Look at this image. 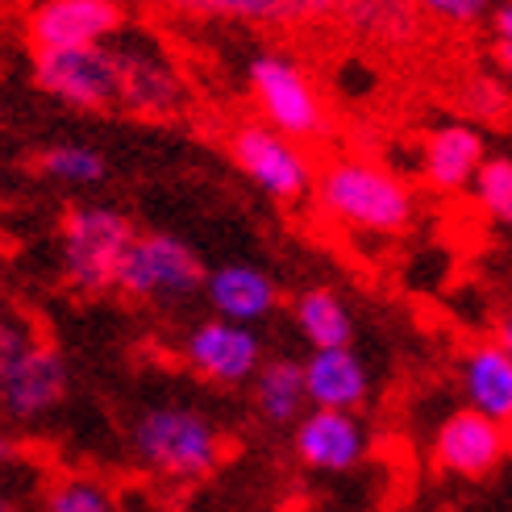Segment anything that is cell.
Here are the masks:
<instances>
[{"mask_svg": "<svg viewBox=\"0 0 512 512\" xmlns=\"http://www.w3.org/2000/svg\"><path fill=\"white\" fill-rule=\"evenodd\" d=\"M421 13L442 21V25H479L483 17H492L500 0H417Z\"/></svg>", "mask_w": 512, "mask_h": 512, "instance_id": "obj_25", "label": "cell"}, {"mask_svg": "<svg viewBox=\"0 0 512 512\" xmlns=\"http://www.w3.org/2000/svg\"><path fill=\"white\" fill-rule=\"evenodd\" d=\"M458 388H463L467 408L512 425V354L496 338L467 346L463 363H458Z\"/></svg>", "mask_w": 512, "mask_h": 512, "instance_id": "obj_14", "label": "cell"}, {"mask_svg": "<svg viewBox=\"0 0 512 512\" xmlns=\"http://www.w3.org/2000/svg\"><path fill=\"white\" fill-rule=\"evenodd\" d=\"M408 512H438V508H408Z\"/></svg>", "mask_w": 512, "mask_h": 512, "instance_id": "obj_31", "label": "cell"}, {"mask_svg": "<svg viewBox=\"0 0 512 512\" xmlns=\"http://www.w3.org/2000/svg\"><path fill=\"white\" fill-rule=\"evenodd\" d=\"M371 438L358 413L346 408H309L292 429V454L313 475H346L367 458Z\"/></svg>", "mask_w": 512, "mask_h": 512, "instance_id": "obj_13", "label": "cell"}, {"mask_svg": "<svg viewBox=\"0 0 512 512\" xmlns=\"http://www.w3.org/2000/svg\"><path fill=\"white\" fill-rule=\"evenodd\" d=\"M179 358L184 367L213 383V388H242L263 371V338L254 334V325L225 321V317H204L196 321L184 342H179Z\"/></svg>", "mask_w": 512, "mask_h": 512, "instance_id": "obj_9", "label": "cell"}, {"mask_svg": "<svg viewBox=\"0 0 512 512\" xmlns=\"http://www.w3.org/2000/svg\"><path fill=\"white\" fill-rule=\"evenodd\" d=\"M155 9H167V13H192L196 17V0H150Z\"/></svg>", "mask_w": 512, "mask_h": 512, "instance_id": "obj_29", "label": "cell"}, {"mask_svg": "<svg viewBox=\"0 0 512 512\" xmlns=\"http://www.w3.org/2000/svg\"><path fill=\"white\" fill-rule=\"evenodd\" d=\"M67 396V363L42 329L9 309L0 325V404L17 425L42 421Z\"/></svg>", "mask_w": 512, "mask_h": 512, "instance_id": "obj_2", "label": "cell"}, {"mask_svg": "<svg viewBox=\"0 0 512 512\" xmlns=\"http://www.w3.org/2000/svg\"><path fill=\"white\" fill-rule=\"evenodd\" d=\"M113 59H117L121 109H130L134 117H171L184 109V75L150 38L142 34L117 38Z\"/></svg>", "mask_w": 512, "mask_h": 512, "instance_id": "obj_11", "label": "cell"}, {"mask_svg": "<svg viewBox=\"0 0 512 512\" xmlns=\"http://www.w3.org/2000/svg\"><path fill=\"white\" fill-rule=\"evenodd\" d=\"M204 300H209L213 317L254 325V321H263V317L275 313L279 288L271 284V275L259 271V267L225 263V267L209 271V279H204Z\"/></svg>", "mask_w": 512, "mask_h": 512, "instance_id": "obj_15", "label": "cell"}, {"mask_svg": "<svg viewBox=\"0 0 512 512\" xmlns=\"http://www.w3.org/2000/svg\"><path fill=\"white\" fill-rule=\"evenodd\" d=\"M246 75L254 105L279 134L296 142L325 134V100L300 63H292L288 55H254Z\"/></svg>", "mask_w": 512, "mask_h": 512, "instance_id": "obj_6", "label": "cell"}, {"mask_svg": "<svg viewBox=\"0 0 512 512\" xmlns=\"http://www.w3.org/2000/svg\"><path fill=\"white\" fill-rule=\"evenodd\" d=\"M342 0H196V17L242 25H321L338 17Z\"/></svg>", "mask_w": 512, "mask_h": 512, "instance_id": "obj_20", "label": "cell"}, {"mask_svg": "<svg viewBox=\"0 0 512 512\" xmlns=\"http://www.w3.org/2000/svg\"><path fill=\"white\" fill-rule=\"evenodd\" d=\"M508 354H512V309L508 313H500V321H496V334H492Z\"/></svg>", "mask_w": 512, "mask_h": 512, "instance_id": "obj_28", "label": "cell"}, {"mask_svg": "<svg viewBox=\"0 0 512 512\" xmlns=\"http://www.w3.org/2000/svg\"><path fill=\"white\" fill-rule=\"evenodd\" d=\"M496 63L504 75H512V42H496Z\"/></svg>", "mask_w": 512, "mask_h": 512, "instance_id": "obj_30", "label": "cell"}, {"mask_svg": "<svg viewBox=\"0 0 512 512\" xmlns=\"http://www.w3.org/2000/svg\"><path fill=\"white\" fill-rule=\"evenodd\" d=\"M292 321L309 350H329V346H350L354 338V317L346 304L329 288H309L292 300Z\"/></svg>", "mask_w": 512, "mask_h": 512, "instance_id": "obj_21", "label": "cell"}, {"mask_svg": "<svg viewBox=\"0 0 512 512\" xmlns=\"http://www.w3.org/2000/svg\"><path fill=\"white\" fill-rule=\"evenodd\" d=\"M204 279H209V271L200 267L192 246L171 234H134L117 271V292L125 300L167 304L204 288Z\"/></svg>", "mask_w": 512, "mask_h": 512, "instance_id": "obj_5", "label": "cell"}, {"mask_svg": "<svg viewBox=\"0 0 512 512\" xmlns=\"http://www.w3.org/2000/svg\"><path fill=\"white\" fill-rule=\"evenodd\" d=\"M471 188L483 213L500 225H512V159H488Z\"/></svg>", "mask_w": 512, "mask_h": 512, "instance_id": "obj_24", "label": "cell"}, {"mask_svg": "<svg viewBox=\"0 0 512 512\" xmlns=\"http://www.w3.org/2000/svg\"><path fill=\"white\" fill-rule=\"evenodd\" d=\"M508 442H512V425H508Z\"/></svg>", "mask_w": 512, "mask_h": 512, "instance_id": "obj_32", "label": "cell"}, {"mask_svg": "<svg viewBox=\"0 0 512 512\" xmlns=\"http://www.w3.org/2000/svg\"><path fill=\"white\" fill-rule=\"evenodd\" d=\"M512 458L508 442V425L483 417L479 408H454L450 417L438 421L429 442V463L446 479H463V483H483L492 479L504 463Z\"/></svg>", "mask_w": 512, "mask_h": 512, "instance_id": "obj_7", "label": "cell"}, {"mask_svg": "<svg viewBox=\"0 0 512 512\" xmlns=\"http://www.w3.org/2000/svg\"><path fill=\"white\" fill-rule=\"evenodd\" d=\"M42 512H121V504L100 479L71 471L50 479V488L42 496Z\"/></svg>", "mask_w": 512, "mask_h": 512, "instance_id": "obj_22", "label": "cell"}, {"mask_svg": "<svg viewBox=\"0 0 512 512\" xmlns=\"http://www.w3.org/2000/svg\"><path fill=\"white\" fill-rule=\"evenodd\" d=\"M421 5L417 0H342L338 21L350 34L379 42V46H408L421 34Z\"/></svg>", "mask_w": 512, "mask_h": 512, "instance_id": "obj_19", "label": "cell"}, {"mask_svg": "<svg viewBox=\"0 0 512 512\" xmlns=\"http://www.w3.org/2000/svg\"><path fill=\"white\" fill-rule=\"evenodd\" d=\"M304 383H309L313 408H346V413H358L371 396L367 367L350 346L309 350V358H304Z\"/></svg>", "mask_w": 512, "mask_h": 512, "instance_id": "obj_16", "label": "cell"}, {"mask_svg": "<svg viewBox=\"0 0 512 512\" xmlns=\"http://www.w3.org/2000/svg\"><path fill=\"white\" fill-rule=\"evenodd\" d=\"M250 408L271 429H296V421L313 408L309 383H304V363H296V358H267L263 371L250 379Z\"/></svg>", "mask_w": 512, "mask_h": 512, "instance_id": "obj_18", "label": "cell"}, {"mask_svg": "<svg viewBox=\"0 0 512 512\" xmlns=\"http://www.w3.org/2000/svg\"><path fill=\"white\" fill-rule=\"evenodd\" d=\"M38 175L67 188H92L109 175V167L92 146H50L38 155Z\"/></svg>", "mask_w": 512, "mask_h": 512, "instance_id": "obj_23", "label": "cell"}, {"mask_svg": "<svg viewBox=\"0 0 512 512\" xmlns=\"http://www.w3.org/2000/svg\"><path fill=\"white\" fill-rule=\"evenodd\" d=\"M121 25L125 13L117 0H38L25 13V38L30 50H71L117 38Z\"/></svg>", "mask_w": 512, "mask_h": 512, "instance_id": "obj_12", "label": "cell"}, {"mask_svg": "<svg viewBox=\"0 0 512 512\" xmlns=\"http://www.w3.org/2000/svg\"><path fill=\"white\" fill-rule=\"evenodd\" d=\"M229 155H234L238 171L254 188H263L275 200H300L313 184V167L304 159L296 138L279 134L267 121H242L229 130Z\"/></svg>", "mask_w": 512, "mask_h": 512, "instance_id": "obj_10", "label": "cell"}, {"mask_svg": "<svg viewBox=\"0 0 512 512\" xmlns=\"http://www.w3.org/2000/svg\"><path fill=\"white\" fill-rule=\"evenodd\" d=\"M317 200L338 225L363 234H400L413 221V196L392 171L371 159L342 155L317 175Z\"/></svg>", "mask_w": 512, "mask_h": 512, "instance_id": "obj_3", "label": "cell"}, {"mask_svg": "<svg viewBox=\"0 0 512 512\" xmlns=\"http://www.w3.org/2000/svg\"><path fill=\"white\" fill-rule=\"evenodd\" d=\"M483 163H488L483 138L471 125H442V130H433L425 138V150H421V175H425V184L438 192H458V188L475 184Z\"/></svg>", "mask_w": 512, "mask_h": 512, "instance_id": "obj_17", "label": "cell"}, {"mask_svg": "<svg viewBox=\"0 0 512 512\" xmlns=\"http://www.w3.org/2000/svg\"><path fill=\"white\" fill-rule=\"evenodd\" d=\"M492 34L496 42H512V0H500L492 9Z\"/></svg>", "mask_w": 512, "mask_h": 512, "instance_id": "obj_27", "label": "cell"}, {"mask_svg": "<svg viewBox=\"0 0 512 512\" xmlns=\"http://www.w3.org/2000/svg\"><path fill=\"white\" fill-rule=\"evenodd\" d=\"M134 242V225L105 204H75L59 225V267L71 292L105 296L117 292V271Z\"/></svg>", "mask_w": 512, "mask_h": 512, "instance_id": "obj_4", "label": "cell"}, {"mask_svg": "<svg viewBox=\"0 0 512 512\" xmlns=\"http://www.w3.org/2000/svg\"><path fill=\"white\" fill-rule=\"evenodd\" d=\"M130 454L146 475L192 488L225 463V429L204 408L163 400L130 421Z\"/></svg>", "mask_w": 512, "mask_h": 512, "instance_id": "obj_1", "label": "cell"}, {"mask_svg": "<svg viewBox=\"0 0 512 512\" xmlns=\"http://www.w3.org/2000/svg\"><path fill=\"white\" fill-rule=\"evenodd\" d=\"M504 92L496 88V84H488V80H479V84H471V92H467V109L471 113H483V117H500L504 109Z\"/></svg>", "mask_w": 512, "mask_h": 512, "instance_id": "obj_26", "label": "cell"}, {"mask_svg": "<svg viewBox=\"0 0 512 512\" xmlns=\"http://www.w3.org/2000/svg\"><path fill=\"white\" fill-rule=\"evenodd\" d=\"M34 80L42 92L84 113L121 109L117 59L113 46H71V50H34Z\"/></svg>", "mask_w": 512, "mask_h": 512, "instance_id": "obj_8", "label": "cell"}]
</instances>
